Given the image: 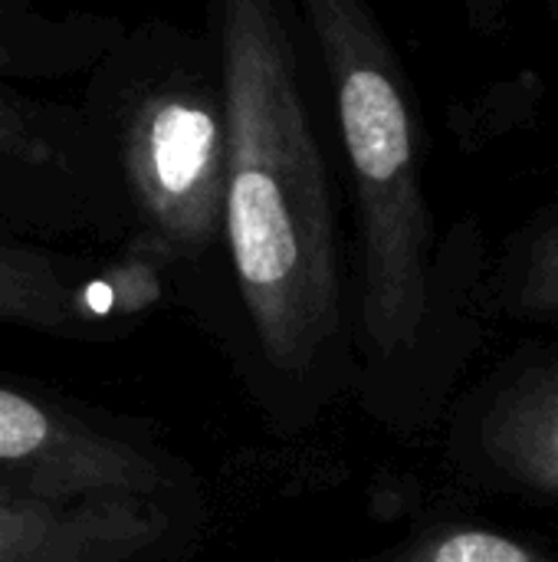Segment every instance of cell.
Returning <instances> with one entry per match:
<instances>
[{
    "label": "cell",
    "instance_id": "7",
    "mask_svg": "<svg viewBox=\"0 0 558 562\" xmlns=\"http://www.w3.org/2000/svg\"><path fill=\"white\" fill-rule=\"evenodd\" d=\"M99 290L105 286L82 280L79 260L59 250L0 240V323L69 339L95 316H109Z\"/></svg>",
    "mask_w": 558,
    "mask_h": 562
},
{
    "label": "cell",
    "instance_id": "9",
    "mask_svg": "<svg viewBox=\"0 0 558 562\" xmlns=\"http://www.w3.org/2000/svg\"><path fill=\"white\" fill-rule=\"evenodd\" d=\"M401 562H556L490 530H441L414 543Z\"/></svg>",
    "mask_w": 558,
    "mask_h": 562
},
{
    "label": "cell",
    "instance_id": "8",
    "mask_svg": "<svg viewBox=\"0 0 558 562\" xmlns=\"http://www.w3.org/2000/svg\"><path fill=\"white\" fill-rule=\"evenodd\" d=\"M483 445L513 481L558 497V369L520 382L497 402Z\"/></svg>",
    "mask_w": 558,
    "mask_h": 562
},
{
    "label": "cell",
    "instance_id": "6",
    "mask_svg": "<svg viewBox=\"0 0 558 562\" xmlns=\"http://www.w3.org/2000/svg\"><path fill=\"white\" fill-rule=\"evenodd\" d=\"M174 514L151 497H46L0 481V562H155Z\"/></svg>",
    "mask_w": 558,
    "mask_h": 562
},
{
    "label": "cell",
    "instance_id": "3",
    "mask_svg": "<svg viewBox=\"0 0 558 562\" xmlns=\"http://www.w3.org/2000/svg\"><path fill=\"white\" fill-rule=\"evenodd\" d=\"M112 158L145 234L171 257H197L227 217V112L174 82L122 99Z\"/></svg>",
    "mask_w": 558,
    "mask_h": 562
},
{
    "label": "cell",
    "instance_id": "4",
    "mask_svg": "<svg viewBox=\"0 0 558 562\" xmlns=\"http://www.w3.org/2000/svg\"><path fill=\"white\" fill-rule=\"evenodd\" d=\"M112 148L86 109L0 86V240L56 250L115 214Z\"/></svg>",
    "mask_w": 558,
    "mask_h": 562
},
{
    "label": "cell",
    "instance_id": "5",
    "mask_svg": "<svg viewBox=\"0 0 558 562\" xmlns=\"http://www.w3.org/2000/svg\"><path fill=\"white\" fill-rule=\"evenodd\" d=\"M0 481L46 497L164 501L155 454L102 428L62 398L0 382Z\"/></svg>",
    "mask_w": 558,
    "mask_h": 562
},
{
    "label": "cell",
    "instance_id": "2",
    "mask_svg": "<svg viewBox=\"0 0 558 562\" xmlns=\"http://www.w3.org/2000/svg\"><path fill=\"white\" fill-rule=\"evenodd\" d=\"M362 221V319L378 352L405 349L428 316L431 214L424 204L414 128L391 49L355 0H309Z\"/></svg>",
    "mask_w": 558,
    "mask_h": 562
},
{
    "label": "cell",
    "instance_id": "1",
    "mask_svg": "<svg viewBox=\"0 0 558 562\" xmlns=\"http://www.w3.org/2000/svg\"><path fill=\"white\" fill-rule=\"evenodd\" d=\"M227 112V244L266 359L306 372L339 329V270L322 151L296 56L266 0H230L220 20Z\"/></svg>",
    "mask_w": 558,
    "mask_h": 562
},
{
    "label": "cell",
    "instance_id": "10",
    "mask_svg": "<svg viewBox=\"0 0 558 562\" xmlns=\"http://www.w3.org/2000/svg\"><path fill=\"white\" fill-rule=\"evenodd\" d=\"M516 300L533 316H558V231L543 234L533 244Z\"/></svg>",
    "mask_w": 558,
    "mask_h": 562
}]
</instances>
